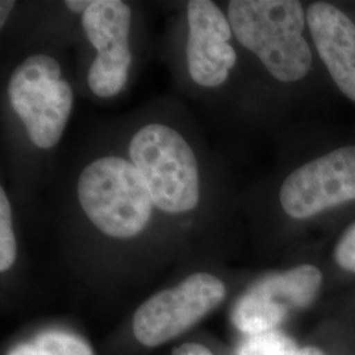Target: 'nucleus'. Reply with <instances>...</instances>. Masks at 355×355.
<instances>
[{
	"instance_id": "1a4fd4ad",
	"label": "nucleus",
	"mask_w": 355,
	"mask_h": 355,
	"mask_svg": "<svg viewBox=\"0 0 355 355\" xmlns=\"http://www.w3.org/2000/svg\"><path fill=\"white\" fill-rule=\"evenodd\" d=\"M187 20L186 54L191 78L202 87H218L237 61L236 51L229 45L233 31L228 16L211 0H191Z\"/></svg>"
},
{
	"instance_id": "39448f33",
	"label": "nucleus",
	"mask_w": 355,
	"mask_h": 355,
	"mask_svg": "<svg viewBox=\"0 0 355 355\" xmlns=\"http://www.w3.org/2000/svg\"><path fill=\"white\" fill-rule=\"evenodd\" d=\"M224 283L207 272H196L175 287L157 292L139 306L132 329L146 347L167 343L192 328L223 303Z\"/></svg>"
},
{
	"instance_id": "423d86ee",
	"label": "nucleus",
	"mask_w": 355,
	"mask_h": 355,
	"mask_svg": "<svg viewBox=\"0 0 355 355\" xmlns=\"http://www.w3.org/2000/svg\"><path fill=\"white\" fill-rule=\"evenodd\" d=\"M279 198L284 212L297 220L355 200L354 145L300 166L284 180Z\"/></svg>"
},
{
	"instance_id": "2eb2a0df",
	"label": "nucleus",
	"mask_w": 355,
	"mask_h": 355,
	"mask_svg": "<svg viewBox=\"0 0 355 355\" xmlns=\"http://www.w3.org/2000/svg\"><path fill=\"white\" fill-rule=\"evenodd\" d=\"M91 3H92V0H67L64 4L67 7V10H70L71 12L83 15L89 10Z\"/></svg>"
},
{
	"instance_id": "a211bd4d",
	"label": "nucleus",
	"mask_w": 355,
	"mask_h": 355,
	"mask_svg": "<svg viewBox=\"0 0 355 355\" xmlns=\"http://www.w3.org/2000/svg\"><path fill=\"white\" fill-rule=\"evenodd\" d=\"M297 355H327L325 353H322L318 347H313V346H306L299 350V354Z\"/></svg>"
},
{
	"instance_id": "20e7f679",
	"label": "nucleus",
	"mask_w": 355,
	"mask_h": 355,
	"mask_svg": "<svg viewBox=\"0 0 355 355\" xmlns=\"http://www.w3.org/2000/svg\"><path fill=\"white\" fill-rule=\"evenodd\" d=\"M13 111L40 149L58 144L74 104L73 89L61 76V66L45 54L28 57L13 70L8 82Z\"/></svg>"
},
{
	"instance_id": "7ed1b4c3",
	"label": "nucleus",
	"mask_w": 355,
	"mask_h": 355,
	"mask_svg": "<svg viewBox=\"0 0 355 355\" xmlns=\"http://www.w3.org/2000/svg\"><path fill=\"white\" fill-rule=\"evenodd\" d=\"M129 154L155 207L167 214H183L198 205V161L189 142L177 130L164 124H148L133 136Z\"/></svg>"
},
{
	"instance_id": "f3484780",
	"label": "nucleus",
	"mask_w": 355,
	"mask_h": 355,
	"mask_svg": "<svg viewBox=\"0 0 355 355\" xmlns=\"http://www.w3.org/2000/svg\"><path fill=\"white\" fill-rule=\"evenodd\" d=\"M13 7H15V1L12 0H1L0 3V26L1 28L6 26V21L12 11Z\"/></svg>"
},
{
	"instance_id": "6e6552de",
	"label": "nucleus",
	"mask_w": 355,
	"mask_h": 355,
	"mask_svg": "<svg viewBox=\"0 0 355 355\" xmlns=\"http://www.w3.org/2000/svg\"><path fill=\"white\" fill-rule=\"evenodd\" d=\"M322 283L318 267L303 265L257 283L233 309L236 328L248 334L275 330L292 309L312 304Z\"/></svg>"
},
{
	"instance_id": "f03ea898",
	"label": "nucleus",
	"mask_w": 355,
	"mask_h": 355,
	"mask_svg": "<svg viewBox=\"0 0 355 355\" xmlns=\"http://www.w3.org/2000/svg\"><path fill=\"white\" fill-rule=\"evenodd\" d=\"M78 199L89 221L108 237L132 239L150 221L153 199L137 167L120 157H102L83 168Z\"/></svg>"
},
{
	"instance_id": "9b49d317",
	"label": "nucleus",
	"mask_w": 355,
	"mask_h": 355,
	"mask_svg": "<svg viewBox=\"0 0 355 355\" xmlns=\"http://www.w3.org/2000/svg\"><path fill=\"white\" fill-rule=\"evenodd\" d=\"M299 350L291 337L275 329L248 336L239 347V355H297Z\"/></svg>"
},
{
	"instance_id": "dca6fc26",
	"label": "nucleus",
	"mask_w": 355,
	"mask_h": 355,
	"mask_svg": "<svg viewBox=\"0 0 355 355\" xmlns=\"http://www.w3.org/2000/svg\"><path fill=\"white\" fill-rule=\"evenodd\" d=\"M8 355H42V353L40 352V349L35 345V343H23V345L16 346Z\"/></svg>"
},
{
	"instance_id": "4468645a",
	"label": "nucleus",
	"mask_w": 355,
	"mask_h": 355,
	"mask_svg": "<svg viewBox=\"0 0 355 355\" xmlns=\"http://www.w3.org/2000/svg\"><path fill=\"white\" fill-rule=\"evenodd\" d=\"M173 355H214L212 352L202 343H189L178 346Z\"/></svg>"
},
{
	"instance_id": "0eeeda50",
	"label": "nucleus",
	"mask_w": 355,
	"mask_h": 355,
	"mask_svg": "<svg viewBox=\"0 0 355 355\" xmlns=\"http://www.w3.org/2000/svg\"><path fill=\"white\" fill-rule=\"evenodd\" d=\"M132 11L120 0H92L82 15V26L98 55L89 66V87L101 98H112L124 89L132 53L129 31Z\"/></svg>"
},
{
	"instance_id": "ddd939ff",
	"label": "nucleus",
	"mask_w": 355,
	"mask_h": 355,
	"mask_svg": "<svg viewBox=\"0 0 355 355\" xmlns=\"http://www.w3.org/2000/svg\"><path fill=\"white\" fill-rule=\"evenodd\" d=\"M336 261L343 270L355 274V224L343 233L336 252Z\"/></svg>"
},
{
	"instance_id": "9d476101",
	"label": "nucleus",
	"mask_w": 355,
	"mask_h": 355,
	"mask_svg": "<svg viewBox=\"0 0 355 355\" xmlns=\"http://www.w3.org/2000/svg\"><path fill=\"white\" fill-rule=\"evenodd\" d=\"M306 23L322 62L343 94L355 102V24L329 3H313Z\"/></svg>"
},
{
	"instance_id": "f257e3e1",
	"label": "nucleus",
	"mask_w": 355,
	"mask_h": 355,
	"mask_svg": "<svg viewBox=\"0 0 355 355\" xmlns=\"http://www.w3.org/2000/svg\"><path fill=\"white\" fill-rule=\"evenodd\" d=\"M228 20L242 46L282 82L303 79L312 64L303 6L296 0H233Z\"/></svg>"
},
{
	"instance_id": "f8f14e48",
	"label": "nucleus",
	"mask_w": 355,
	"mask_h": 355,
	"mask_svg": "<svg viewBox=\"0 0 355 355\" xmlns=\"http://www.w3.org/2000/svg\"><path fill=\"white\" fill-rule=\"evenodd\" d=\"M16 261V239L13 233L12 209L4 189H0V271L6 272Z\"/></svg>"
}]
</instances>
